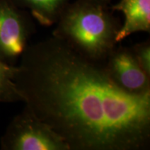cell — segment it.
Here are the masks:
<instances>
[{"instance_id":"7a4b0ae2","label":"cell","mask_w":150,"mask_h":150,"mask_svg":"<svg viewBox=\"0 0 150 150\" xmlns=\"http://www.w3.org/2000/svg\"><path fill=\"white\" fill-rule=\"evenodd\" d=\"M52 36L91 61L104 63L117 45L122 24L108 6L95 0L70 2L56 22Z\"/></svg>"},{"instance_id":"6da1fadb","label":"cell","mask_w":150,"mask_h":150,"mask_svg":"<svg viewBox=\"0 0 150 150\" xmlns=\"http://www.w3.org/2000/svg\"><path fill=\"white\" fill-rule=\"evenodd\" d=\"M13 81L25 106L70 150H145L150 145V93L115 85L104 63L54 37L28 45Z\"/></svg>"},{"instance_id":"ba28073f","label":"cell","mask_w":150,"mask_h":150,"mask_svg":"<svg viewBox=\"0 0 150 150\" xmlns=\"http://www.w3.org/2000/svg\"><path fill=\"white\" fill-rule=\"evenodd\" d=\"M15 69L16 66L0 61V103L22 102L14 83Z\"/></svg>"},{"instance_id":"5b68a950","label":"cell","mask_w":150,"mask_h":150,"mask_svg":"<svg viewBox=\"0 0 150 150\" xmlns=\"http://www.w3.org/2000/svg\"><path fill=\"white\" fill-rule=\"evenodd\" d=\"M104 64L112 81L125 93H150V76L138 64L131 47H115Z\"/></svg>"},{"instance_id":"52a82bcc","label":"cell","mask_w":150,"mask_h":150,"mask_svg":"<svg viewBox=\"0 0 150 150\" xmlns=\"http://www.w3.org/2000/svg\"><path fill=\"white\" fill-rule=\"evenodd\" d=\"M22 9L27 11L41 25L55 24L70 0H13Z\"/></svg>"},{"instance_id":"3957f363","label":"cell","mask_w":150,"mask_h":150,"mask_svg":"<svg viewBox=\"0 0 150 150\" xmlns=\"http://www.w3.org/2000/svg\"><path fill=\"white\" fill-rule=\"evenodd\" d=\"M0 145L3 150H70L63 138L27 106L9 123Z\"/></svg>"},{"instance_id":"8992f818","label":"cell","mask_w":150,"mask_h":150,"mask_svg":"<svg viewBox=\"0 0 150 150\" xmlns=\"http://www.w3.org/2000/svg\"><path fill=\"white\" fill-rule=\"evenodd\" d=\"M110 8L111 11H120L125 16V22L116 38L117 42L133 33L149 32L150 0H120Z\"/></svg>"},{"instance_id":"277c9868","label":"cell","mask_w":150,"mask_h":150,"mask_svg":"<svg viewBox=\"0 0 150 150\" xmlns=\"http://www.w3.org/2000/svg\"><path fill=\"white\" fill-rule=\"evenodd\" d=\"M35 32L33 17L27 11L13 0H0V61L11 65L21 56Z\"/></svg>"},{"instance_id":"9c48e42d","label":"cell","mask_w":150,"mask_h":150,"mask_svg":"<svg viewBox=\"0 0 150 150\" xmlns=\"http://www.w3.org/2000/svg\"><path fill=\"white\" fill-rule=\"evenodd\" d=\"M131 51L141 68L150 76V42L149 40L137 43L131 47Z\"/></svg>"},{"instance_id":"30bf717a","label":"cell","mask_w":150,"mask_h":150,"mask_svg":"<svg viewBox=\"0 0 150 150\" xmlns=\"http://www.w3.org/2000/svg\"><path fill=\"white\" fill-rule=\"evenodd\" d=\"M95 1L102 4L106 5V6H108V4H109L110 2V0H95Z\"/></svg>"}]
</instances>
